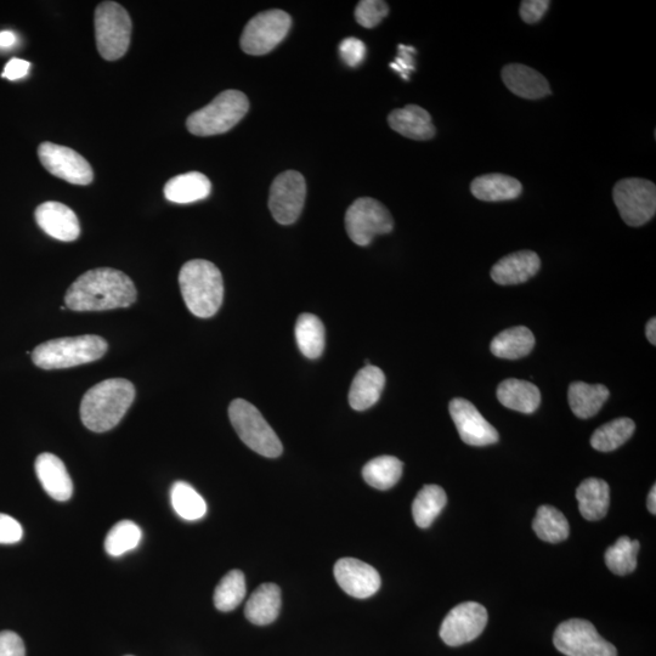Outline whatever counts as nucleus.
<instances>
[{"label":"nucleus","mask_w":656,"mask_h":656,"mask_svg":"<svg viewBox=\"0 0 656 656\" xmlns=\"http://www.w3.org/2000/svg\"><path fill=\"white\" fill-rule=\"evenodd\" d=\"M137 296V288L128 275L112 268H98L73 282L65 303L73 311H105L127 308L137 301Z\"/></svg>","instance_id":"nucleus-1"},{"label":"nucleus","mask_w":656,"mask_h":656,"mask_svg":"<svg viewBox=\"0 0 656 656\" xmlns=\"http://www.w3.org/2000/svg\"><path fill=\"white\" fill-rule=\"evenodd\" d=\"M135 399L132 382L112 378L96 384L84 395L81 404V420L89 431H111L126 416Z\"/></svg>","instance_id":"nucleus-2"},{"label":"nucleus","mask_w":656,"mask_h":656,"mask_svg":"<svg viewBox=\"0 0 656 656\" xmlns=\"http://www.w3.org/2000/svg\"><path fill=\"white\" fill-rule=\"evenodd\" d=\"M179 285L186 307L197 318H212L222 307L223 275L208 260L195 259L184 264L179 274Z\"/></svg>","instance_id":"nucleus-3"},{"label":"nucleus","mask_w":656,"mask_h":656,"mask_svg":"<svg viewBox=\"0 0 656 656\" xmlns=\"http://www.w3.org/2000/svg\"><path fill=\"white\" fill-rule=\"evenodd\" d=\"M107 347L104 338L94 335L52 339L33 350L32 360L43 370L70 369L103 358Z\"/></svg>","instance_id":"nucleus-4"},{"label":"nucleus","mask_w":656,"mask_h":656,"mask_svg":"<svg viewBox=\"0 0 656 656\" xmlns=\"http://www.w3.org/2000/svg\"><path fill=\"white\" fill-rule=\"evenodd\" d=\"M250 110V101L239 90H225L203 109L190 115L186 121L191 134L213 137L233 129Z\"/></svg>","instance_id":"nucleus-5"},{"label":"nucleus","mask_w":656,"mask_h":656,"mask_svg":"<svg viewBox=\"0 0 656 656\" xmlns=\"http://www.w3.org/2000/svg\"><path fill=\"white\" fill-rule=\"evenodd\" d=\"M231 424L239 438L248 448L260 456L276 458L281 456V441L257 407L243 399H236L229 406Z\"/></svg>","instance_id":"nucleus-6"},{"label":"nucleus","mask_w":656,"mask_h":656,"mask_svg":"<svg viewBox=\"0 0 656 656\" xmlns=\"http://www.w3.org/2000/svg\"><path fill=\"white\" fill-rule=\"evenodd\" d=\"M132 19L122 5L104 2L95 10V38L101 58L116 61L128 52Z\"/></svg>","instance_id":"nucleus-7"},{"label":"nucleus","mask_w":656,"mask_h":656,"mask_svg":"<svg viewBox=\"0 0 656 656\" xmlns=\"http://www.w3.org/2000/svg\"><path fill=\"white\" fill-rule=\"evenodd\" d=\"M613 199L622 220L633 228L647 224L655 216L656 186L649 180H620L614 186Z\"/></svg>","instance_id":"nucleus-8"},{"label":"nucleus","mask_w":656,"mask_h":656,"mask_svg":"<svg viewBox=\"0 0 656 656\" xmlns=\"http://www.w3.org/2000/svg\"><path fill=\"white\" fill-rule=\"evenodd\" d=\"M553 643L567 656H618L613 644L605 641L587 620L564 621L554 632Z\"/></svg>","instance_id":"nucleus-9"},{"label":"nucleus","mask_w":656,"mask_h":656,"mask_svg":"<svg viewBox=\"0 0 656 656\" xmlns=\"http://www.w3.org/2000/svg\"><path fill=\"white\" fill-rule=\"evenodd\" d=\"M347 234L356 245L369 246L378 235L392 233V214L381 202L363 197L348 208L346 214Z\"/></svg>","instance_id":"nucleus-10"},{"label":"nucleus","mask_w":656,"mask_h":656,"mask_svg":"<svg viewBox=\"0 0 656 656\" xmlns=\"http://www.w3.org/2000/svg\"><path fill=\"white\" fill-rule=\"evenodd\" d=\"M291 26V16L285 11H264L246 25L241 36V48L248 55L269 54L284 41Z\"/></svg>","instance_id":"nucleus-11"},{"label":"nucleus","mask_w":656,"mask_h":656,"mask_svg":"<svg viewBox=\"0 0 656 656\" xmlns=\"http://www.w3.org/2000/svg\"><path fill=\"white\" fill-rule=\"evenodd\" d=\"M307 183L303 175L296 171H286L277 175L270 188L269 208L277 223L291 225L301 216Z\"/></svg>","instance_id":"nucleus-12"},{"label":"nucleus","mask_w":656,"mask_h":656,"mask_svg":"<svg viewBox=\"0 0 656 656\" xmlns=\"http://www.w3.org/2000/svg\"><path fill=\"white\" fill-rule=\"evenodd\" d=\"M488 625V612L482 604H458L446 616L440 627V637L450 647H460L482 635Z\"/></svg>","instance_id":"nucleus-13"},{"label":"nucleus","mask_w":656,"mask_h":656,"mask_svg":"<svg viewBox=\"0 0 656 656\" xmlns=\"http://www.w3.org/2000/svg\"><path fill=\"white\" fill-rule=\"evenodd\" d=\"M39 160L43 167L56 178L75 185H89L94 172L86 158L70 147L43 143L38 147Z\"/></svg>","instance_id":"nucleus-14"},{"label":"nucleus","mask_w":656,"mask_h":656,"mask_svg":"<svg viewBox=\"0 0 656 656\" xmlns=\"http://www.w3.org/2000/svg\"><path fill=\"white\" fill-rule=\"evenodd\" d=\"M449 410L458 434L467 445L486 446L499 441V433L471 401L456 398L451 401Z\"/></svg>","instance_id":"nucleus-15"},{"label":"nucleus","mask_w":656,"mask_h":656,"mask_svg":"<svg viewBox=\"0 0 656 656\" xmlns=\"http://www.w3.org/2000/svg\"><path fill=\"white\" fill-rule=\"evenodd\" d=\"M335 578L347 595L365 599L381 588V576L371 565L354 558H343L335 565Z\"/></svg>","instance_id":"nucleus-16"},{"label":"nucleus","mask_w":656,"mask_h":656,"mask_svg":"<svg viewBox=\"0 0 656 656\" xmlns=\"http://www.w3.org/2000/svg\"><path fill=\"white\" fill-rule=\"evenodd\" d=\"M35 217L39 228L55 240L71 242L81 235L76 213L64 203L44 202L36 209Z\"/></svg>","instance_id":"nucleus-17"},{"label":"nucleus","mask_w":656,"mask_h":656,"mask_svg":"<svg viewBox=\"0 0 656 656\" xmlns=\"http://www.w3.org/2000/svg\"><path fill=\"white\" fill-rule=\"evenodd\" d=\"M541 268L540 257L533 251H519L503 257L491 270L492 280L501 286L524 284Z\"/></svg>","instance_id":"nucleus-18"},{"label":"nucleus","mask_w":656,"mask_h":656,"mask_svg":"<svg viewBox=\"0 0 656 656\" xmlns=\"http://www.w3.org/2000/svg\"><path fill=\"white\" fill-rule=\"evenodd\" d=\"M502 81L519 98L539 100L552 94L547 79L540 72L522 64H510L503 67Z\"/></svg>","instance_id":"nucleus-19"},{"label":"nucleus","mask_w":656,"mask_h":656,"mask_svg":"<svg viewBox=\"0 0 656 656\" xmlns=\"http://www.w3.org/2000/svg\"><path fill=\"white\" fill-rule=\"evenodd\" d=\"M36 473L43 489L52 499L65 502L73 494V483L64 462L58 456L44 452L36 460Z\"/></svg>","instance_id":"nucleus-20"},{"label":"nucleus","mask_w":656,"mask_h":656,"mask_svg":"<svg viewBox=\"0 0 656 656\" xmlns=\"http://www.w3.org/2000/svg\"><path fill=\"white\" fill-rule=\"evenodd\" d=\"M388 123L395 132L411 140H431L437 133L429 112L417 105H407L404 109L390 112Z\"/></svg>","instance_id":"nucleus-21"},{"label":"nucleus","mask_w":656,"mask_h":656,"mask_svg":"<svg viewBox=\"0 0 656 656\" xmlns=\"http://www.w3.org/2000/svg\"><path fill=\"white\" fill-rule=\"evenodd\" d=\"M384 386H386V376L380 367L365 366L356 373L352 387H350V406L356 411L370 409L380 400Z\"/></svg>","instance_id":"nucleus-22"},{"label":"nucleus","mask_w":656,"mask_h":656,"mask_svg":"<svg viewBox=\"0 0 656 656\" xmlns=\"http://www.w3.org/2000/svg\"><path fill=\"white\" fill-rule=\"evenodd\" d=\"M471 192L479 201H512L522 195L523 185L510 175L492 173L475 178L471 184Z\"/></svg>","instance_id":"nucleus-23"},{"label":"nucleus","mask_w":656,"mask_h":656,"mask_svg":"<svg viewBox=\"0 0 656 656\" xmlns=\"http://www.w3.org/2000/svg\"><path fill=\"white\" fill-rule=\"evenodd\" d=\"M212 192L211 180L205 174L190 172L168 180L164 186V196L168 201L188 205L205 200Z\"/></svg>","instance_id":"nucleus-24"},{"label":"nucleus","mask_w":656,"mask_h":656,"mask_svg":"<svg viewBox=\"0 0 656 656\" xmlns=\"http://www.w3.org/2000/svg\"><path fill=\"white\" fill-rule=\"evenodd\" d=\"M281 609L280 587L271 584L260 585L252 593L246 604L245 615L248 621L258 626L271 624L277 619Z\"/></svg>","instance_id":"nucleus-25"},{"label":"nucleus","mask_w":656,"mask_h":656,"mask_svg":"<svg viewBox=\"0 0 656 656\" xmlns=\"http://www.w3.org/2000/svg\"><path fill=\"white\" fill-rule=\"evenodd\" d=\"M497 399L507 409L530 415L539 409L541 393L533 383L511 378L497 388Z\"/></svg>","instance_id":"nucleus-26"},{"label":"nucleus","mask_w":656,"mask_h":656,"mask_svg":"<svg viewBox=\"0 0 656 656\" xmlns=\"http://www.w3.org/2000/svg\"><path fill=\"white\" fill-rule=\"evenodd\" d=\"M576 499L581 516L591 522H597L607 516L609 510V485L602 479H586L576 490Z\"/></svg>","instance_id":"nucleus-27"},{"label":"nucleus","mask_w":656,"mask_h":656,"mask_svg":"<svg viewBox=\"0 0 656 656\" xmlns=\"http://www.w3.org/2000/svg\"><path fill=\"white\" fill-rule=\"evenodd\" d=\"M609 390L602 384L571 383L569 387V405L576 417L587 420L601 411L609 398Z\"/></svg>","instance_id":"nucleus-28"},{"label":"nucleus","mask_w":656,"mask_h":656,"mask_svg":"<svg viewBox=\"0 0 656 656\" xmlns=\"http://www.w3.org/2000/svg\"><path fill=\"white\" fill-rule=\"evenodd\" d=\"M535 347V337L528 327L508 328L491 342V353L497 358L516 360L524 358Z\"/></svg>","instance_id":"nucleus-29"},{"label":"nucleus","mask_w":656,"mask_h":656,"mask_svg":"<svg viewBox=\"0 0 656 656\" xmlns=\"http://www.w3.org/2000/svg\"><path fill=\"white\" fill-rule=\"evenodd\" d=\"M296 339L305 358L318 359L324 353L326 343L325 326L313 314H302L296 324Z\"/></svg>","instance_id":"nucleus-30"},{"label":"nucleus","mask_w":656,"mask_h":656,"mask_svg":"<svg viewBox=\"0 0 656 656\" xmlns=\"http://www.w3.org/2000/svg\"><path fill=\"white\" fill-rule=\"evenodd\" d=\"M446 503H448V496L439 485L423 486L412 505V516L417 527L422 529L431 527L444 510Z\"/></svg>","instance_id":"nucleus-31"},{"label":"nucleus","mask_w":656,"mask_h":656,"mask_svg":"<svg viewBox=\"0 0 656 656\" xmlns=\"http://www.w3.org/2000/svg\"><path fill=\"white\" fill-rule=\"evenodd\" d=\"M403 462L394 456H380L366 463L363 477L367 484L377 490H389L397 485L403 475Z\"/></svg>","instance_id":"nucleus-32"},{"label":"nucleus","mask_w":656,"mask_h":656,"mask_svg":"<svg viewBox=\"0 0 656 656\" xmlns=\"http://www.w3.org/2000/svg\"><path fill=\"white\" fill-rule=\"evenodd\" d=\"M535 534L548 544H559L568 539L570 528L564 514L552 506H541L533 523Z\"/></svg>","instance_id":"nucleus-33"},{"label":"nucleus","mask_w":656,"mask_h":656,"mask_svg":"<svg viewBox=\"0 0 656 656\" xmlns=\"http://www.w3.org/2000/svg\"><path fill=\"white\" fill-rule=\"evenodd\" d=\"M636 424L631 418H618L599 427L591 438L593 449L610 452L619 449L635 433Z\"/></svg>","instance_id":"nucleus-34"},{"label":"nucleus","mask_w":656,"mask_h":656,"mask_svg":"<svg viewBox=\"0 0 656 656\" xmlns=\"http://www.w3.org/2000/svg\"><path fill=\"white\" fill-rule=\"evenodd\" d=\"M174 511L185 520H199L206 516L207 505L203 497L185 482L174 483L171 490Z\"/></svg>","instance_id":"nucleus-35"},{"label":"nucleus","mask_w":656,"mask_h":656,"mask_svg":"<svg viewBox=\"0 0 656 656\" xmlns=\"http://www.w3.org/2000/svg\"><path fill=\"white\" fill-rule=\"evenodd\" d=\"M246 596V579L240 570H231L214 591V605L220 612H233Z\"/></svg>","instance_id":"nucleus-36"},{"label":"nucleus","mask_w":656,"mask_h":656,"mask_svg":"<svg viewBox=\"0 0 656 656\" xmlns=\"http://www.w3.org/2000/svg\"><path fill=\"white\" fill-rule=\"evenodd\" d=\"M639 542L630 537L622 536L605 552V564L615 575L624 576L633 573L637 568Z\"/></svg>","instance_id":"nucleus-37"},{"label":"nucleus","mask_w":656,"mask_h":656,"mask_svg":"<svg viewBox=\"0 0 656 656\" xmlns=\"http://www.w3.org/2000/svg\"><path fill=\"white\" fill-rule=\"evenodd\" d=\"M141 529L130 520H122L113 527L105 539V550L112 557L123 556L124 553L135 550L140 544Z\"/></svg>","instance_id":"nucleus-38"},{"label":"nucleus","mask_w":656,"mask_h":656,"mask_svg":"<svg viewBox=\"0 0 656 656\" xmlns=\"http://www.w3.org/2000/svg\"><path fill=\"white\" fill-rule=\"evenodd\" d=\"M389 14V7L382 0H363L355 9V19L365 28H373L381 24Z\"/></svg>","instance_id":"nucleus-39"},{"label":"nucleus","mask_w":656,"mask_h":656,"mask_svg":"<svg viewBox=\"0 0 656 656\" xmlns=\"http://www.w3.org/2000/svg\"><path fill=\"white\" fill-rule=\"evenodd\" d=\"M339 53L348 66L356 67L366 58V45L360 39L350 37L339 45Z\"/></svg>","instance_id":"nucleus-40"},{"label":"nucleus","mask_w":656,"mask_h":656,"mask_svg":"<svg viewBox=\"0 0 656 656\" xmlns=\"http://www.w3.org/2000/svg\"><path fill=\"white\" fill-rule=\"evenodd\" d=\"M22 536H24V529L18 520L8 514L0 513V544H18Z\"/></svg>","instance_id":"nucleus-41"},{"label":"nucleus","mask_w":656,"mask_h":656,"mask_svg":"<svg viewBox=\"0 0 656 656\" xmlns=\"http://www.w3.org/2000/svg\"><path fill=\"white\" fill-rule=\"evenodd\" d=\"M398 49L399 55L397 56V59H395V61L390 64V67H392V69L397 72L398 75L403 77L405 81H409L411 72L416 70V49L412 47H406V45L403 44H400Z\"/></svg>","instance_id":"nucleus-42"},{"label":"nucleus","mask_w":656,"mask_h":656,"mask_svg":"<svg viewBox=\"0 0 656 656\" xmlns=\"http://www.w3.org/2000/svg\"><path fill=\"white\" fill-rule=\"evenodd\" d=\"M550 5L551 2L548 0H524L520 4V18L529 25L537 24L544 18Z\"/></svg>","instance_id":"nucleus-43"},{"label":"nucleus","mask_w":656,"mask_h":656,"mask_svg":"<svg viewBox=\"0 0 656 656\" xmlns=\"http://www.w3.org/2000/svg\"><path fill=\"white\" fill-rule=\"evenodd\" d=\"M0 656H26L21 637L11 631L0 632Z\"/></svg>","instance_id":"nucleus-44"},{"label":"nucleus","mask_w":656,"mask_h":656,"mask_svg":"<svg viewBox=\"0 0 656 656\" xmlns=\"http://www.w3.org/2000/svg\"><path fill=\"white\" fill-rule=\"evenodd\" d=\"M30 69V62L21 59H13L8 62L7 66H5L2 76L9 79V81H18V79L26 77Z\"/></svg>","instance_id":"nucleus-45"},{"label":"nucleus","mask_w":656,"mask_h":656,"mask_svg":"<svg viewBox=\"0 0 656 656\" xmlns=\"http://www.w3.org/2000/svg\"><path fill=\"white\" fill-rule=\"evenodd\" d=\"M16 35L10 31L0 32V49H9L13 48L16 44Z\"/></svg>","instance_id":"nucleus-46"},{"label":"nucleus","mask_w":656,"mask_h":656,"mask_svg":"<svg viewBox=\"0 0 656 656\" xmlns=\"http://www.w3.org/2000/svg\"><path fill=\"white\" fill-rule=\"evenodd\" d=\"M646 335L648 338V341L655 346L656 344V320L655 318L650 319L647 328H646Z\"/></svg>","instance_id":"nucleus-47"},{"label":"nucleus","mask_w":656,"mask_h":656,"mask_svg":"<svg viewBox=\"0 0 656 656\" xmlns=\"http://www.w3.org/2000/svg\"><path fill=\"white\" fill-rule=\"evenodd\" d=\"M648 510L650 513H656V486L654 485L648 496Z\"/></svg>","instance_id":"nucleus-48"},{"label":"nucleus","mask_w":656,"mask_h":656,"mask_svg":"<svg viewBox=\"0 0 656 656\" xmlns=\"http://www.w3.org/2000/svg\"><path fill=\"white\" fill-rule=\"evenodd\" d=\"M127 656H132V655H127Z\"/></svg>","instance_id":"nucleus-49"}]
</instances>
